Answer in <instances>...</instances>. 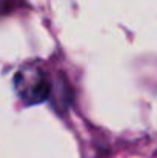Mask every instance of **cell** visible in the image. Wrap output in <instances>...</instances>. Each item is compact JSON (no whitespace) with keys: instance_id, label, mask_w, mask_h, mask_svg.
<instances>
[{"instance_id":"obj_1","label":"cell","mask_w":157,"mask_h":158,"mask_svg":"<svg viewBox=\"0 0 157 158\" xmlns=\"http://www.w3.org/2000/svg\"><path fill=\"white\" fill-rule=\"evenodd\" d=\"M14 89L26 106L40 105L52 94V83L46 71L37 64H25L14 75Z\"/></svg>"}]
</instances>
